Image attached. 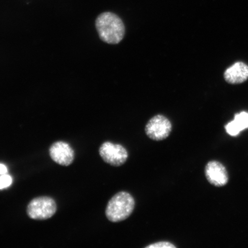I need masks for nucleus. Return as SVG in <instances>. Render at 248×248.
<instances>
[{
  "instance_id": "obj_1",
  "label": "nucleus",
  "mask_w": 248,
  "mask_h": 248,
  "mask_svg": "<svg viewBox=\"0 0 248 248\" xmlns=\"http://www.w3.org/2000/svg\"><path fill=\"white\" fill-rule=\"evenodd\" d=\"M95 27L100 39L108 44H119L125 35V28L122 18L111 12L99 15L95 20Z\"/></svg>"
},
{
  "instance_id": "obj_2",
  "label": "nucleus",
  "mask_w": 248,
  "mask_h": 248,
  "mask_svg": "<svg viewBox=\"0 0 248 248\" xmlns=\"http://www.w3.org/2000/svg\"><path fill=\"white\" fill-rule=\"evenodd\" d=\"M135 201L132 195L126 191H120L108 202L105 215L108 221L119 222L124 221L132 215Z\"/></svg>"
},
{
  "instance_id": "obj_3",
  "label": "nucleus",
  "mask_w": 248,
  "mask_h": 248,
  "mask_svg": "<svg viewBox=\"0 0 248 248\" xmlns=\"http://www.w3.org/2000/svg\"><path fill=\"white\" fill-rule=\"evenodd\" d=\"M57 210V203L52 198L40 197L30 202L27 206V213L31 219L46 220L51 218Z\"/></svg>"
},
{
  "instance_id": "obj_4",
  "label": "nucleus",
  "mask_w": 248,
  "mask_h": 248,
  "mask_svg": "<svg viewBox=\"0 0 248 248\" xmlns=\"http://www.w3.org/2000/svg\"><path fill=\"white\" fill-rule=\"evenodd\" d=\"M99 154L105 163L114 167L123 165L128 158V153L125 147L110 141L105 142L101 145Z\"/></svg>"
},
{
  "instance_id": "obj_5",
  "label": "nucleus",
  "mask_w": 248,
  "mask_h": 248,
  "mask_svg": "<svg viewBox=\"0 0 248 248\" xmlns=\"http://www.w3.org/2000/svg\"><path fill=\"white\" fill-rule=\"evenodd\" d=\"M172 124L168 118L157 114L149 121L145 128L148 137L154 141H162L169 137L172 131Z\"/></svg>"
},
{
  "instance_id": "obj_6",
  "label": "nucleus",
  "mask_w": 248,
  "mask_h": 248,
  "mask_svg": "<svg viewBox=\"0 0 248 248\" xmlns=\"http://www.w3.org/2000/svg\"><path fill=\"white\" fill-rule=\"evenodd\" d=\"M206 178L211 185L216 187H223L228 184L229 175L223 164L217 161H210L204 169Z\"/></svg>"
},
{
  "instance_id": "obj_7",
  "label": "nucleus",
  "mask_w": 248,
  "mask_h": 248,
  "mask_svg": "<svg viewBox=\"0 0 248 248\" xmlns=\"http://www.w3.org/2000/svg\"><path fill=\"white\" fill-rule=\"evenodd\" d=\"M49 153L52 160L60 165L68 166L73 162L74 151L66 142H54L49 148Z\"/></svg>"
},
{
  "instance_id": "obj_8",
  "label": "nucleus",
  "mask_w": 248,
  "mask_h": 248,
  "mask_svg": "<svg viewBox=\"0 0 248 248\" xmlns=\"http://www.w3.org/2000/svg\"><path fill=\"white\" fill-rule=\"evenodd\" d=\"M226 82L232 85L240 84L248 79V66L238 62L226 69L224 74Z\"/></svg>"
},
{
  "instance_id": "obj_9",
  "label": "nucleus",
  "mask_w": 248,
  "mask_h": 248,
  "mask_svg": "<svg viewBox=\"0 0 248 248\" xmlns=\"http://www.w3.org/2000/svg\"><path fill=\"white\" fill-rule=\"evenodd\" d=\"M226 131L232 136H236L243 130L248 128V113L242 111L235 114L234 119L225 126Z\"/></svg>"
},
{
  "instance_id": "obj_10",
  "label": "nucleus",
  "mask_w": 248,
  "mask_h": 248,
  "mask_svg": "<svg viewBox=\"0 0 248 248\" xmlns=\"http://www.w3.org/2000/svg\"><path fill=\"white\" fill-rule=\"evenodd\" d=\"M12 179L10 175L6 174L0 176V190L7 188L12 185Z\"/></svg>"
},
{
  "instance_id": "obj_11",
  "label": "nucleus",
  "mask_w": 248,
  "mask_h": 248,
  "mask_svg": "<svg viewBox=\"0 0 248 248\" xmlns=\"http://www.w3.org/2000/svg\"><path fill=\"white\" fill-rule=\"evenodd\" d=\"M146 248H176L172 243L168 241H160L148 246Z\"/></svg>"
},
{
  "instance_id": "obj_12",
  "label": "nucleus",
  "mask_w": 248,
  "mask_h": 248,
  "mask_svg": "<svg viewBox=\"0 0 248 248\" xmlns=\"http://www.w3.org/2000/svg\"><path fill=\"white\" fill-rule=\"evenodd\" d=\"M8 172L7 167L4 164H0V176L6 174Z\"/></svg>"
}]
</instances>
